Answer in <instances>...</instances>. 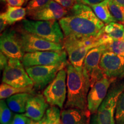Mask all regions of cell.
I'll use <instances>...</instances> for the list:
<instances>
[{"mask_svg": "<svg viewBox=\"0 0 124 124\" xmlns=\"http://www.w3.org/2000/svg\"><path fill=\"white\" fill-rule=\"evenodd\" d=\"M64 38L97 36L105 27V23L97 17L91 7L78 4L66 16L59 20Z\"/></svg>", "mask_w": 124, "mask_h": 124, "instance_id": "cell-1", "label": "cell"}, {"mask_svg": "<svg viewBox=\"0 0 124 124\" xmlns=\"http://www.w3.org/2000/svg\"><path fill=\"white\" fill-rule=\"evenodd\" d=\"M66 68L67 95L65 108H77L89 110L87 95L91 88L90 81L83 74L82 67L74 66L68 60Z\"/></svg>", "mask_w": 124, "mask_h": 124, "instance_id": "cell-2", "label": "cell"}, {"mask_svg": "<svg viewBox=\"0 0 124 124\" xmlns=\"http://www.w3.org/2000/svg\"><path fill=\"white\" fill-rule=\"evenodd\" d=\"M124 91V82H114L97 112L91 115L90 124H116L115 111L117 101Z\"/></svg>", "mask_w": 124, "mask_h": 124, "instance_id": "cell-3", "label": "cell"}, {"mask_svg": "<svg viewBox=\"0 0 124 124\" xmlns=\"http://www.w3.org/2000/svg\"><path fill=\"white\" fill-rule=\"evenodd\" d=\"M22 28L29 33L51 42L62 44L64 39L59 23L56 20L37 21L24 19L22 21Z\"/></svg>", "mask_w": 124, "mask_h": 124, "instance_id": "cell-4", "label": "cell"}, {"mask_svg": "<svg viewBox=\"0 0 124 124\" xmlns=\"http://www.w3.org/2000/svg\"><path fill=\"white\" fill-rule=\"evenodd\" d=\"M2 81L15 87L33 86L22 62L15 58L9 59L8 65L3 70Z\"/></svg>", "mask_w": 124, "mask_h": 124, "instance_id": "cell-5", "label": "cell"}, {"mask_svg": "<svg viewBox=\"0 0 124 124\" xmlns=\"http://www.w3.org/2000/svg\"><path fill=\"white\" fill-rule=\"evenodd\" d=\"M66 68L59 71L55 79L46 87L43 95L51 106H58L62 108L66 101L67 94Z\"/></svg>", "mask_w": 124, "mask_h": 124, "instance_id": "cell-6", "label": "cell"}, {"mask_svg": "<svg viewBox=\"0 0 124 124\" xmlns=\"http://www.w3.org/2000/svg\"><path fill=\"white\" fill-rule=\"evenodd\" d=\"M20 43L24 53L38 51H63V44L43 39L38 36L27 32L23 28L17 29Z\"/></svg>", "mask_w": 124, "mask_h": 124, "instance_id": "cell-7", "label": "cell"}, {"mask_svg": "<svg viewBox=\"0 0 124 124\" xmlns=\"http://www.w3.org/2000/svg\"><path fill=\"white\" fill-rule=\"evenodd\" d=\"M66 52L64 50L38 51L24 54L21 62L25 68L35 66H48L66 63Z\"/></svg>", "mask_w": 124, "mask_h": 124, "instance_id": "cell-8", "label": "cell"}, {"mask_svg": "<svg viewBox=\"0 0 124 124\" xmlns=\"http://www.w3.org/2000/svg\"><path fill=\"white\" fill-rule=\"evenodd\" d=\"M68 62V61H67ZM66 63L48 66H35L25 68L36 90H42L49 85L60 70L67 66Z\"/></svg>", "mask_w": 124, "mask_h": 124, "instance_id": "cell-9", "label": "cell"}, {"mask_svg": "<svg viewBox=\"0 0 124 124\" xmlns=\"http://www.w3.org/2000/svg\"><path fill=\"white\" fill-rule=\"evenodd\" d=\"M106 51L105 45L93 48L89 51L85 59L82 69L84 75L90 81L91 87L105 76L100 67V62L102 55Z\"/></svg>", "mask_w": 124, "mask_h": 124, "instance_id": "cell-10", "label": "cell"}, {"mask_svg": "<svg viewBox=\"0 0 124 124\" xmlns=\"http://www.w3.org/2000/svg\"><path fill=\"white\" fill-rule=\"evenodd\" d=\"M116 80L105 75L90 88L87 95V108L91 114L97 112L106 97L110 87Z\"/></svg>", "mask_w": 124, "mask_h": 124, "instance_id": "cell-11", "label": "cell"}, {"mask_svg": "<svg viewBox=\"0 0 124 124\" xmlns=\"http://www.w3.org/2000/svg\"><path fill=\"white\" fill-rule=\"evenodd\" d=\"M62 44L70 63L77 67H82L87 54L91 49L90 48L85 46L80 38L73 37L64 38Z\"/></svg>", "mask_w": 124, "mask_h": 124, "instance_id": "cell-12", "label": "cell"}, {"mask_svg": "<svg viewBox=\"0 0 124 124\" xmlns=\"http://www.w3.org/2000/svg\"><path fill=\"white\" fill-rule=\"evenodd\" d=\"M100 67L104 75L110 78H124V56L106 51L101 59Z\"/></svg>", "mask_w": 124, "mask_h": 124, "instance_id": "cell-13", "label": "cell"}, {"mask_svg": "<svg viewBox=\"0 0 124 124\" xmlns=\"http://www.w3.org/2000/svg\"><path fill=\"white\" fill-rule=\"evenodd\" d=\"M1 52L9 58L22 59L24 55L19 37L16 30L5 29L1 33L0 38Z\"/></svg>", "mask_w": 124, "mask_h": 124, "instance_id": "cell-14", "label": "cell"}, {"mask_svg": "<svg viewBox=\"0 0 124 124\" xmlns=\"http://www.w3.org/2000/svg\"><path fill=\"white\" fill-rule=\"evenodd\" d=\"M69 13V10L54 0L40 9L38 12L29 17L30 20L37 21H51L60 20Z\"/></svg>", "mask_w": 124, "mask_h": 124, "instance_id": "cell-15", "label": "cell"}, {"mask_svg": "<svg viewBox=\"0 0 124 124\" xmlns=\"http://www.w3.org/2000/svg\"><path fill=\"white\" fill-rule=\"evenodd\" d=\"M48 105L42 94H33L27 101L25 115L34 121L41 120L48 108Z\"/></svg>", "mask_w": 124, "mask_h": 124, "instance_id": "cell-16", "label": "cell"}, {"mask_svg": "<svg viewBox=\"0 0 124 124\" xmlns=\"http://www.w3.org/2000/svg\"><path fill=\"white\" fill-rule=\"evenodd\" d=\"M91 113L77 108H66L61 112L62 124H90Z\"/></svg>", "mask_w": 124, "mask_h": 124, "instance_id": "cell-17", "label": "cell"}, {"mask_svg": "<svg viewBox=\"0 0 124 124\" xmlns=\"http://www.w3.org/2000/svg\"><path fill=\"white\" fill-rule=\"evenodd\" d=\"M32 95L31 93H19L9 97L6 101L13 112L23 113L25 112L27 101Z\"/></svg>", "mask_w": 124, "mask_h": 124, "instance_id": "cell-18", "label": "cell"}, {"mask_svg": "<svg viewBox=\"0 0 124 124\" xmlns=\"http://www.w3.org/2000/svg\"><path fill=\"white\" fill-rule=\"evenodd\" d=\"M108 3V0H104L101 2L90 6L97 17L106 24L117 21L110 11Z\"/></svg>", "mask_w": 124, "mask_h": 124, "instance_id": "cell-19", "label": "cell"}, {"mask_svg": "<svg viewBox=\"0 0 124 124\" xmlns=\"http://www.w3.org/2000/svg\"><path fill=\"white\" fill-rule=\"evenodd\" d=\"M5 15L8 24L12 25L25 19L27 10L21 7H11L8 5Z\"/></svg>", "mask_w": 124, "mask_h": 124, "instance_id": "cell-20", "label": "cell"}, {"mask_svg": "<svg viewBox=\"0 0 124 124\" xmlns=\"http://www.w3.org/2000/svg\"><path fill=\"white\" fill-rule=\"evenodd\" d=\"M33 86L27 87H15L7 83H2L0 86V98L1 100L7 99L11 96L19 93H31L33 94Z\"/></svg>", "mask_w": 124, "mask_h": 124, "instance_id": "cell-21", "label": "cell"}, {"mask_svg": "<svg viewBox=\"0 0 124 124\" xmlns=\"http://www.w3.org/2000/svg\"><path fill=\"white\" fill-rule=\"evenodd\" d=\"M104 32L113 40H122L124 34V25L118 23H110L105 26Z\"/></svg>", "mask_w": 124, "mask_h": 124, "instance_id": "cell-22", "label": "cell"}, {"mask_svg": "<svg viewBox=\"0 0 124 124\" xmlns=\"http://www.w3.org/2000/svg\"><path fill=\"white\" fill-rule=\"evenodd\" d=\"M13 111L9 108L7 103L4 100L0 101V122L1 124H10L14 116Z\"/></svg>", "mask_w": 124, "mask_h": 124, "instance_id": "cell-23", "label": "cell"}, {"mask_svg": "<svg viewBox=\"0 0 124 124\" xmlns=\"http://www.w3.org/2000/svg\"><path fill=\"white\" fill-rule=\"evenodd\" d=\"M46 124H62L61 113L58 106H51L46 110Z\"/></svg>", "mask_w": 124, "mask_h": 124, "instance_id": "cell-24", "label": "cell"}, {"mask_svg": "<svg viewBox=\"0 0 124 124\" xmlns=\"http://www.w3.org/2000/svg\"><path fill=\"white\" fill-rule=\"evenodd\" d=\"M108 8L111 15L118 21L124 23V7L120 5L114 0H108Z\"/></svg>", "mask_w": 124, "mask_h": 124, "instance_id": "cell-25", "label": "cell"}, {"mask_svg": "<svg viewBox=\"0 0 124 124\" xmlns=\"http://www.w3.org/2000/svg\"><path fill=\"white\" fill-rule=\"evenodd\" d=\"M51 0H31L28 3L26 10L28 17H30L36 12H38L46 4L50 2Z\"/></svg>", "mask_w": 124, "mask_h": 124, "instance_id": "cell-26", "label": "cell"}, {"mask_svg": "<svg viewBox=\"0 0 124 124\" xmlns=\"http://www.w3.org/2000/svg\"><path fill=\"white\" fill-rule=\"evenodd\" d=\"M114 118L116 124H124V91L118 99Z\"/></svg>", "mask_w": 124, "mask_h": 124, "instance_id": "cell-27", "label": "cell"}, {"mask_svg": "<svg viewBox=\"0 0 124 124\" xmlns=\"http://www.w3.org/2000/svg\"><path fill=\"white\" fill-rule=\"evenodd\" d=\"M105 46L107 51L124 56V40H112Z\"/></svg>", "mask_w": 124, "mask_h": 124, "instance_id": "cell-28", "label": "cell"}, {"mask_svg": "<svg viewBox=\"0 0 124 124\" xmlns=\"http://www.w3.org/2000/svg\"><path fill=\"white\" fill-rule=\"evenodd\" d=\"M66 8L67 10H70L76 5L79 4L78 0H54Z\"/></svg>", "mask_w": 124, "mask_h": 124, "instance_id": "cell-29", "label": "cell"}, {"mask_svg": "<svg viewBox=\"0 0 124 124\" xmlns=\"http://www.w3.org/2000/svg\"><path fill=\"white\" fill-rule=\"evenodd\" d=\"M28 118L25 114H16L10 124H27Z\"/></svg>", "mask_w": 124, "mask_h": 124, "instance_id": "cell-30", "label": "cell"}, {"mask_svg": "<svg viewBox=\"0 0 124 124\" xmlns=\"http://www.w3.org/2000/svg\"><path fill=\"white\" fill-rule=\"evenodd\" d=\"M8 25V23L5 15V12L1 13V15H0V31H1V33L4 32Z\"/></svg>", "mask_w": 124, "mask_h": 124, "instance_id": "cell-31", "label": "cell"}, {"mask_svg": "<svg viewBox=\"0 0 124 124\" xmlns=\"http://www.w3.org/2000/svg\"><path fill=\"white\" fill-rule=\"evenodd\" d=\"M9 58L6 56L2 52H0V68L1 70H4L8 63Z\"/></svg>", "mask_w": 124, "mask_h": 124, "instance_id": "cell-32", "label": "cell"}, {"mask_svg": "<svg viewBox=\"0 0 124 124\" xmlns=\"http://www.w3.org/2000/svg\"><path fill=\"white\" fill-rule=\"evenodd\" d=\"M8 3L9 5L11 7H22L25 2V0H4Z\"/></svg>", "mask_w": 124, "mask_h": 124, "instance_id": "cell-33", "label": "cell"}, {"mask_svg": "<svg viewBox=\"0 0 124 124\" xmlns=\"http://www.w3.org/2000/svg\"><path fill=\"white\" fill-rule=\"evenodd\" d=\"M104 0H78L79 4L86 5H93L101 2Z\"/></svg>", "mask_w": 124, "mask_h": 124, "instance_id": "cell-34", "label": "cell"}, {"mask_svg": "<svg viewBox=\"0 0 124 124\" xmlns=\"http://www.w3.org/2000/svg\"><path fill=\"white\" fill-rule=\"evenodd\" d=\"M27 124H46V114H45L44 117L40 121H34L28 118Z\"/></svg>", "mask_w": 124, "mask_h": 124, "instance_id": "cell-35", "label": "cell"}, {"mask_svg": "<svg viewBox=\"0 0 124 124\" xmlns=\"http://www.w3.org/2000/svg\"><path fill=\"white\" fill-rule=\"evenodd\" d=\"M114 1L120 5L124 7V0H114Z\"/></svg>", "mask_w": 124, "mask_h": 124, "instance_id": "cell-36", "label": "cell"}, {"mask_svg": "<svg viewBox=\"0 0 124 124\" xmlns=\"http://www.w3.org/2000/svg\"><path fill=\"white\" fill-rule=\"evenodd\" d=\"M25 1H26V2H28V1H30L31 0H25Z\"/></svg>", "mask_w": 124, "mask_h": 124, "instance_id": "cell-37", "label": "cell"}, {"mask_svg": "<svg viewBox=\"0 0 124 124\" xmlns=\"http://www.w3.org/2000/svg\"><path fill=\"white\" fill-rule=\"evenodd\" d=\"M122 40H124V36H123V38H122Z\"/></svg>", "mask_w": 124, "mask_h": 124, "instance_id": "cell-38", "label": "cell"}]
</instances>
